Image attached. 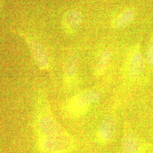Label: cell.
<instances>
[{"instance_id": "8992f818", "label": "cell", "mask_w": 153, "mask_h": 153, "mask_svg": "<svg viewBox=\"0 0 153 153\" xmlns=\"http://www.w3.org/2000/svg\"><path fill=\"white\" fill-rule=\"evenodd\" d=\"M80 65V57L72 53L66 59L64 66L63 84L67 90H73L78 83V71Z\"/></svg>"}, {"instance_id": "5b68a950", "label": "cell", "mask_w": 153, "mask_h": 153, "mask_svg": "<svg viewBox=\"0 0 153 153\" xmlns=\"http://www.w3.org/2000/svg\"><path fill=\"white\" fill-rule=\"evenodd\" d=\"M152 145L140 137L128 125L124 126L121 140V153H148Z\"/></svg>"}, {"instance_id": "52a82bcc", "label": "cell", "mask_w": 153, "mask_h": 153, "mask_svg": "<svg viewBox=\"0 0 153 153\" xmlns=\"http://www.w3.org/2000/svg\"><path fill=\"white\" fill-rule=\"evenodd\" d=\"M117 129V120L113 114L106 116L99 124L95 133V140L101 145L109 144L114 138Z\"/></svg>"}, {"instance_id": "9c48e42d", "label": "cell", "mask_w": 153, "mask_h": 153, "mask_svg": "<svg viewBox=\"0 0 153 153\" xmlns=\"http://www.w3.org/2000/svg\"><path fill=\"white\" fill-rule=\"evenodd\" d=\"M82 14L76 10L66 12L63 18V27L66 33L72 34L76 33L82 24Z\"/></svg>"}, {"instance_id": "ba28073f", "label": "cell", "mask_w": 153, "mask_h": 153, "mask_svg": "<svg viewBox=\"0 0 153 153\" xmlns=\"http://www.w3.org/2000/svg\"><path fill=\"white\" fill-rule=\"evenodd\" d=\"M27 42L36 64L41 69H47L49 66V57L44 47L33 39H27Z\"/></svg>"}, {"instance_id": "7c38bea8", "label": "cell", "mask_w": 153, "mask_h": 153, "mask_svg": "<svg viewBox=\"0 0 153 153\" xmlns=\"http://www.w3.org/2000/svg\"><path fill=\"white\" fill-rule=\"evenodd\" d=\"M145 61L148 66L153 67V36L150 39L148 43L147 49L146 51Z\"/></svg>"}, {"instance_id": "6da1fadb", "label": "cell", "mask_w": 153, "mask_h": 153, "mask_svg": "<svg viewBox=\"0 0 153 153\" xmlns=\"http://www.w3.org/2000/svg\"><path fill=\"white\" fill-rule=\"evenodd\" d=\"M101 94L95 89L82 90L68 99L62 109L69 117L78 119L85 116L101 100Z\"/></svg>"}, {"instance_id": "7a4b0ae2", "label": "cell", "mask_w": 153, "mask_h": 153, "mask_svg": "<svg viewBox=\"0 0 153 153\" xmlns=\"http://www.w3.org/2000/svg\"><path fill=\"white\" fill-rule=\"evenodd\" d=\"M145 60L139 45H136L130 51L123 69L124 82L133 85L140 82L145 71Z\"/></svg>"}, {"instance_id": "277c9868", "label": "cell", "mask_w": 153, "mask_h": 153, "mask_svg": "<svg viewBox=\"0 0 153 153\" xmlns=\"http://www.w3.org/2000/svg\"><path fill=\"white\" fill-rule=\"evenodd\" d=\"M42 105L36 120L38 137H51L66 132L55 119L48 104L44 102Z\"/></svg>"}, {"instance_id": "30bf717a", "label": "cell", "mask_w": 153, "mask_h": 153, "mask_svg": "<svg viewBox=\"0 0 153 153\" xmlns=\"http://www.w3.org/2000/svg\"><path fill=\"white\" fill-rule=\"evenodd\" d=\"M112 59V53L108 50L103 51L99 56L94 68V76L100 78L104 75Z\"/></svg>"}, {"instance_id": "8fae6325", "label": "cell", "mask_w": 153, "mask_h": 153, "mask_svg": "<svg viewBox=\"0 0 153 153\" xmlns=\"http://www.w3.org/2000/svg\"><path fill=\"white\" fill-rule=\"evenodd\" d=\"M135 16V11L132 9H128L119 15L112 22V27L119 29L126 27L133 22Z\"/></svg>"}, {"instance_id": "3957f363", "label": "cell", "mask_w": 153, "mask_h": 153, "mask_svg": "<svg viewBox=\"0 0 153 153\" xmlns=\"http://www.w3.org/2000/svg\"><path fill=\"white\" fill-rule=\"evenodd\" d=\"M38 143L44 153H70L76 149L75 140L68 131L51 137L38 138Z\"/></svg>"}]
</instances>
